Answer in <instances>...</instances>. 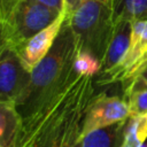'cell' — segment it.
Segmentation results:
<instances>
[{"mask_svg": "<svg viewBox=\"0 0 147 147\" xmlns=\"http://www.w3.org/2000/svg\"><path fill=\"white\" fill-rule=\"evenodd\" d=\"M95 86L94 77L75 71L34 115L22 121L15 147H80L84 115Z\"/></svg>", "mask_w": 147, "mask_h": 147, "instance_id": "cell-1", "label": "cell"}, {"mask_svg": "<svg viewBox=\"0 0 147 147\" xmlns=\"http://www.w3.org/2000/svg\"><path fill=\"white\" fill-rule=\"evenodd\" d=\"M79 45L68 16L48 53L31 70L30 82L16 101L22 121L34 115L74 75Z\"/></svg>", "mask_w": 147, "mask_h": 147, "instance_id": "cell-2", "label": "cell"}, {"mask_svg": "<svg viewBox=\"0 0 147 147\" xmlns=\"http://www.w3.org/2000/svg\"><path fill=\"white\" fill-rule=\"evenodd\" d=\"M115 0H79L68 14L79 49L95 56L100 62L106 53L115 26Z\"/></svg>", "mask_w": 147, "mask_h": 147, "instance_id": "cell-3", "label": "cell"}, {"mask_svg": "<svg viewBox=\"0 0 147 147\" xmlns=\"http://www.w3.org/2000/svg\"><path fill=\"white\" fill-rule=\"evenodd\" d=\"M61 11L39 0H16L3 18L6 46L15 48L30 39L55 21Z\"/></svg>", "mask_w": 147, "mask_h": 147, "instance_id": "cell-4", "label": "cell"}, {"mask_svg": "<svg viewBox=\"0 0 147 147\" xmlns=\"http://www.w3.org/2000/svg\"><path fill=\"white\" fill-rule=\"evenodd\" d=\"M129 117V102L123 95H108L105 92L95 93L86 108L82 134L85 136L98 129L126 121Z\"/></svg>", "mask_w": 147, "mask_h": 147, "instance_id": "cell-5", "label": "cell"}, {"mask_svg": "<svg viewBox=\"0 0 147 147\" xmlns=\"http://www.w3.org/2000/svg\"><path fill=\"white\" fill-rule=\"evenodd\" d=\"M30 76L31 71L17 53L10 47H5L0 53V102L16 103L25 91Z\"/></svg>", "mask_w": 147, "mask_h": 147, "instance_id": "cell-6", "label": "cell"}, {"mask_svg": "<svg viewBox=\"0 0 147 147\" xmlns=\"http://www.w3.org/2000/svg\"><path fill=\"white\" fill-rule=\"evenodd\" d=\"M69 13H70V10L64 8L60 13V15L56 17V20L53 21L49 25H47L45 29H42L41 31L36 33L30 39L23 41L22 44H20L15 48H13L17 53V55L21 57L24 65L30 71L37 65V63L51 49V47L55 42Z\"/></svg>", "mask_w": 147, "mask_h": 147, "instance_id": "cell-7", "label": "cell"}, {"mask_svg": "<svg viewBox=\"0 0 147 147\" xmlns=\"http://www.w3.org/2000/svg\"><path fill=\"white\" fill-rule=\"evenodd\" d=\"M132 22L127 20L115 21V26L108 47L101 61V70L98 76H103L114 70L123 60L131 42ZM96 76V77H98Z\"/></svg>", "mask_w": 147, "mask_h": 147, "instance_id": "cell-8", "label": "cell"}, {"mask_svg": "<svg viewBox=\"0 0 147 147\" xmlns=\"http://www.w3.org/2000/svg\"><path fill=\"white\" fill-rule=\"evenodd\" d=\"M22 117L14 102H0V147H15Z\"/></svg>", "mask_w": 147, "mask_h": 147, "instance_id": "cell-9", "label": "cell"}, {"mask_svg": "<svg viewBox=\"0 0 147 147\" xmlns=\"http://www.w3.org/2000/svg\"><path fill=\"white\" fill-rule=\"evenodd\" d=\"M125 122H118L83 136L80 147H121Z\"/></svg>", "mask_w": 147, "mask_h": 147, "instance_id": "cell-10", "label": "cell"}, {"mask_svg": "<svg viewBox=\"0 0 147 147\" xmlns=\"http://www.w3.org/2000/svg\"><path fill=\"white\" fill-rule=\"evenodd\" d=\"M147 140V113L130 116L124 125L121 147H140Z\"/></svg>", "mask_w": 147, "mask_h": 147, "instance_id": "cell-11", "label": "cell"}, {"mask_svg": "<svg viewBox=\"0 0 147 147\" xmlns=\"http://www.w3.org/2000/svg\"><path fill=\"white\" fill-rule=\"evenodd\" d=\"M115 21L147 20V0H115Z\"/></svg>", "mask_w": 147, "mask_h": 147, "instance_id": "cell-12", "label": "cell"}, {"mask_svg": "<svg viewBox=\"0 0 147 147\" xmlns=\"http://www.w3.org/2000/svg\"><path fill=\"white\" fill-rule=\"evenodd\" d=\"M74 70L79 75H87L95 78L101 70V62L92 54L79 49L75 57Z\"/></svg>", "mask_w": 147, "mask_h": 147, "instance_id": "cell-13", "label": "cell"}, {"mask_svg": "<svg viewBox=\"0 0 147 147\" xmlns=\"http://www.w3.org/2000/svg\"><path fill=\"white\" fill-rule=\"evenodd\" d=\"M130 116L142 115L147 113V88L132 92L127 98Z\"/></svg>", "mask_w": 147, "mask_h": 147, "instance_id": "cell-14", "label": "cell"}, {"mask_svg": "<svg viewBox=\"0 0 147 147\" xmlns=\"http://www.w3.org/2000/svg\"><path fill=\"white\" fill-rule=\"evenodd\" d=\"M147 88V68L138 76L123 84V96L126 99L132 92Z\"/></svg>", "mask_w": 147, "mask_h": 147, "instance_id": "cell-15", "label": "cell"}, {"mask_svg": "<svg viewBox=\"0 0 147 147\" xmlns=\"http://www.w3.org/2000/svg\"><path fill=\"white\" fill-rule=\"evenodd\" d=\"M146 68H147V51H146V52L142 54V56H141L134 64H132L131 68L122 76L119 83L123 85V84L126 83L127 80H130V79H132L133 77L140 75Z\"/></svg>", "mask_w": 147, "mask_h": 147, "instance_id": "cell-16", "label": "cell"}, {"mask_svg": "<svg viewBox=\"0 0 147 147\" xmlns=\"http://www.w3.org/2000/svg\"><path fill=\"white\" fill-rule=\"evenodd\" d=\"M5 47L7 46L5 42V31H3V10H2L1 0H0V53Z\"/></svg>", "mask_w": 147, "mask_h": 147, "instance_id": "cell-17", "label": "cell"}, {"mask_svg": "<svg viewBox=\"0 0 147 147\" xmlns=\"http://www.w3.org/2000/svg\"><path fill=\"white\" fill-rule=\"evenodd\" d=\"M39 1L49 6V7H52V8H54V9H56V10H59V11H61L65 8L64 0H39Z\"/></svg>", "mask_w": 147, "mask_h": 147, "instance_id": "cell-18", "label": "cell"}, {"mask_svg": "<svg viewBox=\"0 0 147 147\" xmlns=\"http://www.w3.org/2000/svg\"><path fill=\"white\" fill-rule=\"evenodd\" d=\"M16 0H1V6H2V10H3V18H5L6 13L10 9V7L13 6V3Z\"/></svg>", "mask_w": 147, "mask_h": 147, "instance_id": "cell-19", "label": "cell"}, {"mask_svg": "<svg viewBox=\"0 0 147 147\" xmlns=\"http://www.w3.org/2000/svg\"><path fill=\"white\" fill-rule=\"evenodd\" d=\"M78 1H79V0H64V6H65V8H67L68 10L71 11V10L77 6Z\"/></svg>", "mask_w": 147, "mask_h": 147, "instance_id": "cell-20", "label": "cell"}, {"mask_svg": "<svg viewBox=\"0 0 147 147\" xmlns=\"http://www.w3.org/2000/svg\"><path fill=\"white\" fill-rule=\"evenodd\" d=\"M140 147H147V140H146V141H145V142H144V144H142Z\"/></svg>", "mask_w": 147, "mask_h": 147, "instance_id": "cell-21", "label": "cell"}]
</instances>
